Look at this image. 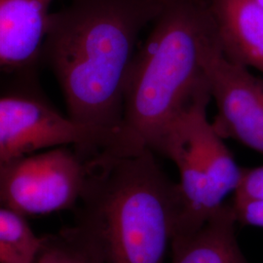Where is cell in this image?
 <instances>
[{
  "mask_svg": "<svg viewBox=\"0 0 263 263\" xmlns=\"http://www.w3.org/2000/svg\"><path fill=\"white\" fill-rule=\"evenodd\" d=\"M165 0H71L49 13L42 53L65 96L68 117L119 133L124 90L141 32Z\"/></svg>",
  "mask_w": 263,
  "mask_h": 263,
  "instance_id": "1",
  "label": "cell"
},
{
  "mask_svg": "<svg viewBox=\"0 0 263 263\" xmlns=\"http://www.w3.org/2000/svg\"><path fill=\"white\" fill-rule=\"evenodd\" d=\"M88 163L80 226L73 230L104 263H164L179 209V185L154 152L97 153Z\"/></svg>",
  "mask_w": 263,
  "mask_h": 263,
  "instance_id": "2",
  "label": "cell"
},
{
  "mask_svg": "<svg viewBox=\"0 0 263 263\" xmlns=\"http://www.w3.org/2000/svg\"><path fill=\"white\" fill-rule=\"evenodd\" d=\"M214 28L206 0H165L127 77L120 152L155 153L172 123L207 87L201 55Z\"/></svg>",
  "mask_w": 263,
  "mask_h": 263,
  "instance_id": "3",
  "label": "cell"
},
{
  "mask_svg": "<svg viewBox=\"0 0 263 263\" xmlns=\"http://www.w3.org/2000/svg\"><path fill=\"white\" fill-rule=\"evenodd\" d=\"M68 144L97 154L114 151L118 136L76 122L36 98L0 97V170L34 151Z\"/></svg>",
  "mask_w": 263,
  "mask_h": 263,
  "instance_id": "4",
  "label": "cell"
},
{
  "mask_svg": "<svg viewBox=\"0 0 263 263\" xmlns=\"http://www.w3.org/2000/svg\"><path fill=\"white\" fill-rule=\"evenodd\" d=\"M88 163L66 147L28 155L0 170V205L20 215L71 207L84 192Z\"/></svg>",
  "mask_w": 263,
  "mask_h": 263,
  "instance_id": "5",
  "label": "cell"
},
{
  "mask_svg": "<svg viewBox=\"0 0 263 263\" xmlns=\"http://www.w3.org/2000/svg\"><path fill=\"white\" fill-rule=\"evenodd\" d=\"M201 59L217 109L216 131L263 155V77L226 58L216 25L204 40Z\"/></svg>",
  "mask_w": 263,
  "mask_h": 263,
  "instance_id": "6",
  "label": "cell"
},
{
  "mask_svg": "<svg viewBox=\"0 0 263 263\" xmlns=\"http://www.w3.org/2000/svg\"><path fill=\"white\" fill-rule=\"evenodd\" d=\"M211 100L208 84L172 123L166 134L177 135L187 145L207 172L217 196L224 202L229 194H234L243 169L237 165L213 123L208 120L207 107Z\"/></svg>",
  "mask_w": 263,
  "mask_h": 263,
  "instance_id": "7",
  "label": "cell"
},
{
  "mask_svg": "<svg viewBox=\"0 0 263 263\" xmlns=\"http://www.w3.org/2000/svg\"><path fill=\"white\" fill-rule=\"evenodd\" d=\"M226 58L263 74V5L256 0H206Z\"/></svg>",
  "mask_w": 263,
  "mask_h": 263,
  "instance_id": "8",
  "label": "cell"
},
{
  "mask_svg": "<svg viewBox=\"0 0 263 263\" xmlns=\"http://www.w3.org/2000/svg\"><path fill=\"white\" fill-rule=\"evenodd\" d=\"M49 3L0 0V69L30 64L42 51Z\"/></svg>",
  "mask_w": 263,
  "mask_h": 263,
  "instance_id": "9",
  "label": "cell"
},
{
  "mask_svg": "<svg viewBox=\"0 0 263 263\" xmlns=\"http://www.w3.org/2000/svg\"><path fill=\"white\" fill-rule=\"evenodd\" d=\"M235 214L223 205L194 234L172 246V263H250L236 238Z\"/></svg>",
  "mask_w": 263,
  "mask_h": 263,
  "instance_id": "10",
  "label": "cell"
},
{
  "mask_svg": "<svg viewBox=\"0 0 263 263\" xmlns=\"http://www.w3.org/2000/svg\"><path fill=\"white\" fill-rule=\"evenodd\" d=\"M43 241L22 215L0 208V263H35Z\"/></svg>",
  "mask_w": 263,
  "mask_h": 263,
  "instance_id": "11",
  "label": "cell"
},
{
  "mask_svg": "<svg viewBox=\"0 0 263 263\" xmlns=\"http://www.w3.org/2000/svg\"><path fill=\"white\" fill-rule=\"evenodd\" d=\"M35 263H104L94 250L84 242L74 231L65 240L56 244H46L42 249Z\"/></svg>",
  "mask_w": 263,
  "mask_h": 263,
  "instance_id": "12",
  "label": "cell"
},
{
  "mask_svg": "<svg viewBox=\"0 0 263 263\" xmlns=\"http://www.w3.org/2000/svg\"><path fill=\"white\" fill-rule=\"evenodd\" d=\"M263 199V165L243 169L240 183L234 192V202Z\"/></svg>",
  "mask_w": 263,
  "mask_h": 263,
  "instance_id": "13",
  "label": "cell"
},
{
  "mask_svg": "<svg viewBox=\"0 0 263 263\" xmlns=\"http://www.w3.org/2000/svg\"><path fill=\"white\" fill-rule=\"evenodd\" d=\"M238 223L263 228V199L232 202Z\"/></svg>",
  "mask_w": 263,
  "mask_h": 263,
  "instance_id": "14",
  "label": "cell"
},
{
  "mask_svg": "<svg viewBox=\"0 0 263 263\" xmlns=\"http://www.w3.org/2000/svg\"><path fill=\"white\" fill-rule=\"evenodd\" d=\"M256 1H258V2H259L261 5H263V0H256Z\"/></svg>",
  "mask_w": 263,
  "mask_h": 263,
  "instance_id": "15",
  "label": "cell"
},
{
  "mask_svg": "<svg viewBox=\"0 0 263 263\" xmlns=\"http://www.w3.org/2000/svg\"><path fill=\"white\" fill-rule=\"evenodd\" d=\"M44 1H45V2H47V3H49V4L52 2V0H44Z\"/></svg>",
  "mask_w": 263,
  "mask_h": 263,
  "instance_id": "16",
  "label": "cell"
}]
</instances>
